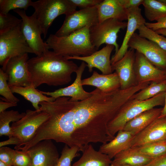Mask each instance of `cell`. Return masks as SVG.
Listing matches in <instances>:
<instances>
[{
  "label": "cell",
  "mask_w": 166,
  "mask_h": 166,
  "mask_svg": "<svg viewBox=\"0 0 166 166\" xmlns=\"http://www.w3.org/2000/svg\"><path fill=\"white\" fill-rule=\"evenodd\" d=\"M140 90L137 85L108 92L96 88L91 92L90 97L78 102L76 116L82 124L100 137L105 139L114 138L108 130L109 123Z\"/></svg>",
  "instance_id": "obj_1"
},
{
  "label": "cell",
  "mask_w": 166,
  "mask_h": 166,
  "mask_svg": "<svg viewBox=\"0 0 166 166\" xmlns=\"http://www.w3.org/2000/svg\"><path fill=\"white\" fill-rule=\"evenodd\" d=\"M31 85L35 88L43 84L59 86L68 84L78 66L73 61L49 50L28 61Z\"/></svg>",
  "instance_id": "obj_2"
},
{
  "label": "cell",
  "mask_w": 166,
  "mask_h": 166,
  "mask_svg": "<svg viewBox=\"0 0 166 166\" xmlns=\"http://www.w3.org/2000/svg\"><path fill=\"white\" fill-rule=\"evenodd\" d=\"M90 27L86 26L64 37H58L51 34L46 42L49 49L64 57L89 56L97 50L90 41Z\"/></svg>",
  "instance_id": "obj_3"
},
{
  "label": "cell",
  "mask_w": 166,
  "mask_h": 166,
  "mask_svg": "<svg viewBox=\"0 0 166 166\" xmlns=\"http://www.w3.org/2000/svg\"><path fill=\"white\" fill-rule=\"evenodd\" d=\"M165 92L161 93L150 99L139 101L131 99L120 109L108 124L111 135H115L123 130L126 124L133 118L155 107L164 105Z\"/></svg>",
  "instance_id": "obj_4"
},
{
  "label": "cell",
  "mask_w": 166,
  "mask_h": 166,
  "mask_svg": "<svg viewBox=\"0 0 166 166\" xmlns=\"http://www.w3.org/2000/svg\"><path fill=\"white\" fill-rule=\"evenodd\" d=\"M31 6L34 10L44 38L55 18L76 10L77 7L70 0H40L33 1Z\"/></svg>",
  "instance_id": "obj_5"
},
{
  "label": "cell",
  "mask_w": 166,
  "mask_h": 166,
  "mask_svg": "<svg viewBox=\"0 0 166 166\" xmlns=\"http://www.w3.org/2000/svg\"><path fill=\"white\" fill-rule=\"evenodd\" d=\"M29 53H34L22 32L21 24L0 34V65L4 71L11 58Z\"/></svg>",
  "instance_id": "obj_6"
},
{
  "label": "cell",
  "mask_w": 166,
  "mask_h": 166,
  "mask_svg": "<svg viewBox=\"0 0 166 166\" xmlns=\"http://www.w3.org/2000/svg\"><path fill=\"white\" fill-rule=\"evenodd\" d=\"M127 22L114 18H109L94 25L89 29V35L92 44L98 50L102 44L114 45L116 54L119 49L117 43V34L121 29L127 27Z\"/></svg>",
  "instance_id": "obj_7"
},
{
  "label": "cell",
  "mask_w": 166,
  "mask_h": 166,
  "mask_svg": "<svg viewBox=\"0 0 166 166\" xmlns=\"http://www.w3.org/2000/svg\"><path fill=\"white\" fill-rule=\"evenodd\" d=\"M49 117V114L44 111L27 110L23 117L12 124L11 136L19 139L21 142L20 144L29 142Z\"/></svg>",
  "instance_id": "obj_8"
},
{
  "label": "cell",
  "mask_w": 166,
  "mask_h": 166,
  "mask_svg": "<svg viewBox=\"0 0 166 166\" xmlns=\"http://www.w3.org/2000/svg\"><path fill=\"white\" fill-rule=\"evenodd\" d=\"M21 18L22 32L30 47L36 56L49 50V47L41 38L42 33L40 25L34 12L30 16L27 15L26 11L22 9L13 10Z\"/></svg>",
  "instance_id": "obj_9"
},
{
  "label": "cell",
  "mask_w": 166,
  "mask_h": 166,
  "mask_svg": "<svg viewBox=\"0 0 166 166\" xmlns=\"http://www.w3.org/2000/svg\"><path fill=\"white\" fill-rule=\"evenodd\" d=\"M99 23L97 6L77 10L65 15L60 28L55 35L58 37L67 36L75 32Z\"/></svg>",
  "instance_id": "obj_10"
},
{
  "label": "cell",
  "mask_w": 166,
  "mask_h": 166,
  "mask_svg": "<svg viewBox=\"0 0 166 166\" xmlns=\"http://www.w3.org/2000/svg\"><path fill=\"white\" fill-rule=\"evenodd\" d=\"M128 46L142 54L157 67L166 70V50L155 43L135 33L128 42Z\"/></svg>",
  "instance_id": "obj_11"
},
{
  "label": "cell",
  "mask_w": 166,
  "mask_h": 166,
  "mask_svg": "<svg viewBox=\"0 0 166 166\" xmlns=\"http://www.w3.org/2000/svg\"><path fill=\"white\" fill-rule=\"evenodd\" d=\"M28 54L26 53L11 58L4 71L8 76V83L13 86L26 87L31 85L28 66Z\"/></svg>",
  "instance_id": "obj_12"
},
{
  "label": "cell",
  "mask_w": 166,
  "mask_h": 166,
  "mask_svg": "<svg viewBox=\"0 0 166 166\" xmlns=\"http://www.w3.org/2000/svg\"><path fill=\"white\" fill-rule=\"evenodd\" d=\"M25 151L31 159V166H56L59 158L51 140L40 141Z\"/></svg>",
  "instance_id": "obj_13"
},
{
  "label": "cell",
  "mask_w": 166,
  "mask_h": 166,
  "mask_svg": "<svg viewBox=\"0 0 166 166\" xmlns=\"http://www.w3.org/2000/svg\"><path fill=\"white\" fill-rule=\"evenodd\" d=\"M134 69L137 84L152 82H160L166 79L165 70L154 65L142 54L136 51Z\"/></svg>",
  "instance_id": "obj_14"
},
{
  "label": "cell",
  "mask_w": 166,
  "mask_h": 166,
  "mask_svg": "<svg viewBox=\"0 0 166 166\" xmlns=\"http://www.w3.org/2000/svg\"><path fill=\"white\" fill-rule=\"evenodd\" d=\"M86 66V64L82 61L76 72V77L73 82L70 85L64 88L50 92L39 90L43 94L49 96L55 99L60 97H70V100L73 102L84 101L90 97L91 92L86 91L83 87L81 77Z\"/></svg>",
  "instance_id": "obj_15"
},
{
  "label": "cell",
  "mask_w": 166,
  "mask_h": 166,
  "mask_svg": "<svg viewBox=\"0 0 166 166\" xmlns=\"http://www.w3.org/2000/svg\"><path fill=\"white\" fill-rule=\"evenodd\" d=\"M135 50L130 48L122 58L112 65L113 71L115 70L118 76L122 89L137 85L134 69Z\"/></svg>",
  "instance_id": "obj_16"
},
{
  "label": "cell",
  "mask_w": 166,
  "mask_h": 166,
  "mask_svg": "<svg viewBox=\"0 0 166 166\" xmlns=\"http://www.w3.org/2000/svg\"><path fill=\"white\" fill-rule=\"evenodd\" d=\"M114 48L113 45H106L100 50L88 56L65 57L69 60H76L84 61L86 63L89 72H92L93 69L95 68L101 71L102 74H109L113 73L110 56Z\"/></svg>",
  "instance_id": "obj_17"
},
{
  "label": "cell",
  "mask_w": 166,
  "mask_h": 166,
  "mask_svg": "<svg viewBox=\"0 0 166 166\" xmlns=\"http://www.w3.org/2000/svg\"><path fill=\"white\" fill-rule=\"evenodd\" d=\"M166 141V117L158 118L134 137L132 148Z\"/></svg>",
  "instance_id": "obj_18"
},
{
  "label": "cell",
  "mask_w": 166,
  "mask_h": 166,
  "mask_svg": "<svg viewBox=\"0 0 166 166\" xmlns=\"http://www.w3.org/2000/svg\"><path fill=\"white\" fill-rule=\"evenodd\" d=\"M128 22L126 31L122 45L117 52L111 59V65L122 58L128 50V43L135 31L146 22L141 9L136 7L127 10Z\"/></svg>",
  "instance_id": "obj_19"
},
{
  "label": "cell",
  "mask_w": 166,
  "mask_h": 166,
  "mask_svg": "<svg viewBox=\"0 0 166 166\" xmlns=\"http://www.w3.org/2000/svg\"><path fill=\"white\" fill-rule=\"evenodd\" d=\"M134 136L128 132L120 130L113 140L102 144L99 151L107 155L112 159L120 152L131 147Z\"/></svg>",
  "instance_id": "obj_20"
},
{
  "label": "cell",
  "mask_w": 166,
  "mask_h": 166,
  "mask_svg": "<svg viewBox=\"0 0 166 166\" xmlns=\"http://www.w3.org/2000/svg\"><path fill=\"white\" fill-rule=\"evenodd\" d=\"M83 85H90L106 92L120 88V83L117 74L115 72L109 74H100L94 71L91 76L82 80Z\"/></svg>",
  "instance_id": "obj_21"
},
{
  "label": "cell",
  "mask_w": 166,
  "mask_h": 166,
  "mask_svg": "<svg viewBox=\"0 0 166 166\" xmlns=\"http://www.w3.org/2000/svg\"><path fill=\"white\" fill-rule=\"evenodd\" d=\"M97 7L99 23L109 18L122 21L127 20V10L123 6L120 0H103Z\"/></svg>",
  "instance_id": "obj_22"
},
{
  "label": "cell",
  "mask_w": 166,
  "mask_h": 166,
  "mask_svg": "<svg viewBox=\"0 0 166 166\" xmlns=\"http://www.w3.org/2000/svg\"><path fill=\"white\" fill-rule=\"evenodd\" d=\"M162 108H154L143 112L128 121L123 129L135 136L160 116Z\"/></svg>",
  "instance_id": "obj_23"
},
{
  "label": "cell",
  "mask_w": 166,
  "mask_h": 166,
  "mask_svg": "<svg viewBox=\"0 0 166 166\" xmlns=\"http://www.w3.org/2000/svg\"><path fill=\"white\" fill-rule=\"evenodd\" d=\"M152 160L141 153L137 148L131 147L116 155L112 162L120 165L145 166Z\"/></svg>",
  "instance_id": "obj_24"
},
{
  "label": "cell",
  "mask_w": 166,
  "mask_h": 166,
  "mask_svg": "<svg viewBox=\"0 0 166 166\" xmlns=\"http://www.w3.org/2000/svg\"><path fill=\"white\" fill-rule=\"evenodd\" d=\"M112 161L108 155L96 150L89 144L81 158L72 166H110Z\"/></svg>",
  "instance_id": "obj_25"
},
{
  "label": "cell",
  "mask_w": 166,
  "mask_h": 166,
  "mask_svg": "<svg viewBox=\"0 0 166 166\" xmlns=\"http://www.w3.org/2000/svg\"><path fill=\"white\" fill-rule=\"evenodd\" d=\"M13 93H16L23 97L32 104L36 110L40 109L39 103L42 101L51 102L55 98L48 97L42 93L32 85L26 87L13 86L10 87Z\"/></svg>",
  "instance_id": "obj_26"
},
{
  "label": "cell",
  "mask_w": 166,
  "mask_h": 166,
  "mask_svg": "<svg viewBox=\"0 0 166 166\" xmlns=\"http://www.w3.org/2000/svg\"><path fill=\"white\" fill-rule=\"evenodd\" d=\"M145 17L152 21L166 17V0H144Z\"/></svg>",
  "instance_id": "obj_27"
},
{
  "label": "cell",
  "mask_w": 166,
  "mask_h": 166,
  "mask_svg": "<svg viewBox=\"0 0 166 166\" xmlns=\"http://www.w3.org/2000/svg\"><path fill=\"white\" fill-rule=\"evenodd\" d=\"M26 113H20L13 110L0 113V136H11L10 123L17 122L23 117Z\"/></svg>",
  "instance_id": "obj_28"
},
{
  "label": "cell",
  "mask_w": 166,
  "mask_h": 166,
  "mask_svg": "<svg viewBox=\"0 0 166 166\" xmlns=\"http://www.w3.org/2000/svg\"><path fill=\"white\" fill-rule=\"evenodd\" d=\"M166 92V83L165 81L160 82H152L135 94L132 99L139 101L145 100Z\"/></svg>",
  "instance_id": "obj_29"
},
{
  "label": "cell",
  "mask_w": 166,
  "mask_h": 166,
  "mask_svg": "<svg viewBox=\"0 0 166 166\" xmlns=\"http://www.w3.org/2000/svg\"><path fill=\"white\" fill-rule=\"evenodd\" d=\"M136 148L144 155L153 159L166 153V141L156 142Z\"/></svg>",
  "instance_id": "obj_30"
},
{
  "label": "cell",
  "mask_w": 166,
  "mask_h": 166,
  "mask_svg": "<svg viewBox=\"0 0 166 166\" xmlns=\"http://www.w3.org/2000/svg\"><path fill=\"white\" fill-rule=\"evenodd\" d=\"M139 35L141 37L151 41L166 50V38L159 34L147 27L144 24L140 26L138 29Z\"/></svg>",
  "instance_id": "obj_31"
},
{
  "label": "cell",
  "mask_w": 166,
  "mask_h": 166,
  "mask_svg": "<svg viewBox=\"0 0 166 166\" xmlns=\"http://www.w3.org/2000/svg\"><path fill=\"white\" fill-rule=\"evenodd\" d=\"M31 0H0V13L6 14L13 10L22 9L26 10L31 6Z\"/></svg>",
  "instance_id": "obj_32"
},
{
  "label": "cell",
  "mask_w": 166,
  "mask_h": 166,
  "mask_svg": "<svg viewBox=\"0 0 166 166\" xmlns=\"http://www.w3.org/2000/svg\"><path fill=\"white\" fill-rule=\"evenodd\" d=\"M78 148L75 146L71 147L65 144L56 166H72L71 163L74 158L78 156Z\"/></svg>",
  "instance_id": "obj_33"
},
{
  "label": "cell",
  "mask_w": 166,
  "mask_h": 166,
  "mask_svg": "<svg viewBox=\"0 0 166 166\" xmlns=\"http://www.w3.org/2000/svg\"><path fill=\"white\" fill-rule=\"evenodd\" d=\"M8 76L2 68H0V94L6 101L18 103L19 100L15 97L12 92L8 82Z\"/></svg>",
  "instance_id": "obj_34"
},
{
  "label": "cell",
  "mask_w": 166,
  "mask_h": 166,
  "mask_svg": "<svg viewBox=\"0 0 166 166\" xmlns=\"http://www.w3.org/2000/svg\"><path fill=\"white\" fill-rule=\"evenodd\" d=\"M22 19L8 13H0V34L6 32L15 28L22 22Z\"/></svg>",
  "instance_id": "obj_35"
},
{
  "label": "cell",
  "mask_w": 166,
  "mask_h": 166,
  "mask_svg": "<svg viewBox=\"0 0 166 166\" xmlns=\"http://www.w3.org/2000/svg\"><path fill=\"white\" fill-rule=\"evenodd\" d=\"M31 159L25 151L15 150L13 166H31Z\"/></svg>",
  "instance_id": "obj_36"
},
{
  "label": "cell",
  "mask_w": 166,
  "mask_h": 166,
  "mask_svg": "<svg viewBox=\"0 0 166 166\" xmlns=\"http://www.w3.org/2000/svg\"><path fill=\"white\" fill-rule=\"evenodd\" d=\"M15 150L10 148H0V160L10 166H13V159Z\"/></svg>",
  "instance_id": "obj_37"
},
{
  "label": "cell",
  "mask_w": 166,
  "mask_h": 166,
  "mask_svg": "<svg viewBox=\"0 0 166 166\" xmlns=\"http://www.w3.org/2000/svg\"><path fill=\"white\" fill-rule=\"evenodd\" d=\"M103 0H70L77 7L82 9L88 8L97 6Z\"/></svg>",
  "instance_id": "obj_38"
},
{
  "label": "cell",
  "mask_w": 166,
  "mask_h": 166,
  "mask_svg": "<svg viewBox=\"0 0 166 166\" xmlns=\"http://www.w3.org/2000/svg\"><path fill=\"white\" fill-rule=\"evenodd\" d=\"M144 25L154 31L160 29L166 28V17L160 18L155 23L146 22Z\"/></svg>",
  "instance_id": "obj_39"
},
{
  "label": "cell",
  "mask_w": 166,
  "mask_h": 166,
  "mask_svg": "<svg viewBox=\"0 0 166 166\" xmlns=\"http://www.w3.org/2000/svg\"><path fill=\"white\" fill-rule=\"evenodd\" d=\"M120 1L123 6L126 9L136 7L142 4L144 0H120Z\"/></svg>",
  "instance_id": "obj_40"
},
{
  "label": "cell",
  "mask_w": 166,
  "mask_h": 166,
  "mask_svg": "<svg viewBox=\"0 0 166 166\" xmlns=\"http://www.w3.org/2000/svg\"><path fill=\"white\" fill-rule=\"evenodd\" d=\"M146 166H166V153L153 159Z\"/></svg>",
  "instance_id": "obj_41"
},
{
  "label": "cell",
  "mask_w": 166,
  "mask_h": 166,
  "mask_svg": "<svg viewBox=\"0 0 166 166\" xmlns=\"http://www.w3.org/2000/svg\"><path fill=\"white\" fill-rule=\"evenodd\" d=\"M21 144V142L18 138L16 137L11 136L9 137V139L4 141L0 142V147H1L8 145L15 144L18 145Z\"/></svg>",
  "instance_id": "obj_42"
},
{
  "label": "cell",
  "mask_w": 166,
  "mask_h": 166,
  "mask_svg": "<svg viewBox=\"0 0 166 166\" xmlns=\"http://www.w3.org/2000/svg\"><path fill=\"white\" fill-rule=\"evenodd\" d=\"M17 105V103L7 101H0V113L6 111L7 109Z\"/></svg>",
  "instance_id": "obj_43"
},
{
  "label": "cell",
  "mask_w": 166,
  "mask_h": 166,
  "mask_svg": "<svg viewBox=\"0 0 166 166\" xmlns=\"http://www.w3.org/2000/svg\"><path fill=\"white\" fill-rule=\"evenodd\" d=\"M164 117H166V92H165L164 106L163 108H162L160 115L158 117L159 118Z\"/></svg>",
  "instance_id": "obj_44"
},
{
  "label": "cell",
  "mask_w": 166,
  "mask_h": 166,
  "mask_svg": "<svg viewBox=\"0 0 166 166\" xmlns=\"http://www.w3.org/2000/svg\"><path fill=\"white\" fill-rule=\"evenodd\" d=\"M158 34L166 36V28H162L155 31Z\"/></svg>",
  "instance_id": "obj_45"
},
{
  "label": "cell",
  "mask_w": 166,
  "mask_h": 166,
  "mask_svg": "<svg viewBox=\"0 0 166 166\" xmlns=\"http://www.w3.org/2000/svg\"><path fill=\"white\" fill-rule=\"evenodd\" d=\"M110 166H130V165H120L115 164L112 163V162Z\"/></svg>",
  "instance_id": "obj_46"
},
{
  "label": "cell",
  "mask_w": 166,
  "mask_h": 166,
  "mask_svg": "<svg viewBox=\"0 0 166 166\" xmlns=\"http://www.w3.org/2000/svg\"><path fill=\"white\" fill-rule=\"evenodd\" d=\"M0 166H10L7 164L0 160Z\"/></svg>",
  "instance_id": "obj_47"
},
{
  "label": "cell",
  "mask_w": 166,
  "mask_h": 166,
  "mask_svg": "<svg viewBox=\"0 0 166 166\" xmlns=\"http://www.w3.org/2000/svg\"><path fill=\"white\" fill-rule=\"evenodd\" d=\"M165 75H166V70H165Z\"/></svg>",
  "instance_id": "obj_48"
},
{
  "label": "cell",
  "mask_w": 166,
  "mask_h": 166,
  "mask_svg": "<svg viewBox=\"0 0 166 166\" xmlns=\"http://www.w3.org/2000/svg\"><path fill=\"white\" fill-rule=\"evenodd\" d=\"M165 82L166 83V80H165Z\"/></svg>",
  "instance_id": "obj_49"
}]
</instances>
